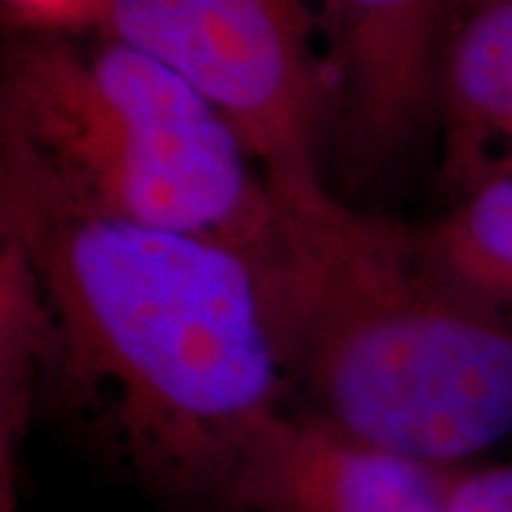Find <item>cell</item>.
Masks as SVG:
<instances>
[{"instance_id":"cell-4","label":"cell","mask_w":512,"mask_h":512,"mask_svg":"<svg viewBox=\"0 0 512 512\" xmlns=\"http://www.w3.org/2000/svg\"><path fill=\"white\" fill-rule=\"evenodd\" d=\"M97 23L194 86L274 191L322 183L328 83L302 0H103Z\"/></svg>"},{"instance_id":"cell-5","label":"cell","mask_w":512,"mask_h":512,"mask_svg":"<svg viewBox=\"0 0 512 512\" xmlns=\"http://www.w3.org/2000/svg\"><path fill=\"white\" fill-rule=\"evenodd\" d=\"M211 512H447V498L439 467L279 407L239 439Z\"/></svg>"},{"instance_id":"cell-10","label":"cell","mask_w":512,"mask_h":512,"mask_svg":"<svg viewBox=\"0 0 512 512\" xmlns=\"http://www.w3.org/2000/svg\"><path fill=\"white\" fill-rule=\"evenodd\" d=\"M43 32H60L74 23H97L103 0H12Z\"/></svg>"},{"instance_id":"cell-9","label":"cell","mask_w":512,"mask_h":512,"mask_svg":"<svg viewBox=\"0 0 512 512\" xmlns=\"http://www.w3.org/2000/svg\"><path fill=\"white\" fill-rule=\"evenodd\" d=\"M447 512H512V464L441 470Z\"/></svg>"},{"instance_id":"cell-2","label":"cell","mask_w":512,"mask_h":512,"mask_svg":"<svg viewBox=\"0 0 512 512\" xmlns=\"http://www.w3.org/2000/svg\"><path fill=\"white\" fill-rule=\"evenodd\" d=\"M256 256L285 379L350 439L453 470L512 439V311L441 274L419 231L328 185L274 191Z\"/></svg>"},{"instance_id":"cell-1","label":"cell","mask_w":512,"mask_h":512,"mask_svg":"<svg viewBox=\"0 0 512 512\" xmlns=\"http://www.w3.org/2000/svg\"><path fill=\"white\" fill-rule=\"evenodd\" d=\"M3 163L6 237L63 350L109 390L148 484L211 512L234 447L288 384L256 262L89 208L15 154Z\"/></svg>"},{"instance_id":"cell-7","label":"cell","mask_w":512,"mask_h":512,"mask_svg":"<svg viewBox=\"0 0 512 512\" xmlns=\"http://www.w3.org/2000/svg\"><path fill=\"white\" fill-rule=\"evenodd\" d=\"M436 123L461 194L512 177V0H453L436 66Z\"/></svg>"},{"instance_id":"cell-3","label":"cell","mask_w":512,"mask_h":512,"mask_svg":"<svg viewBox=\"0 0 512 512\" xmlns=\"http://www.w3.org/2000/svg\"><path fill=\"white\" fill-rule=\"evenodd\" d=\"M3 151L103 214L217 239L256 262L271 185L231 123L160 60L103 35L20 37L3 60Z\"/></svg>"},{"instance_id":"cell-6","label":"cell","mask_w":512,"mask_h":512,"mask_svg":"<svg viewBox=\"0 0 512 512\" xmlns=\"http://www.w3.org/2000/svg\"><path fill=\"white\" fill-rule=\"evenodd\" d=\"M453 0H319L350 151L379 163L436 123V66Z\"/></svg>"},{"instance_id":"cell-8","label":"cell","mask_w":512,"mask_h":512,"mask_svg":"<svg viewBox=\"0 0 512 512\" xmlns=\"http://www.w3.org/2000/svg\"><path fill=\"white\" fill-rule=\"evenodd\" d=\"M419 234L441 274L512 311V177L464 191L447 217Z\"/></svg>"}]
</instances>
